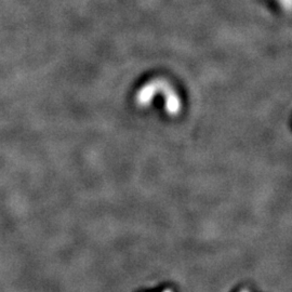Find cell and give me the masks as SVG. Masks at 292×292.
<instances>
[{"mask_svg":"<svg viewBox=\"0 0 292 292\" xmlns=\"http://www.w3.org/2000/svg\"><path fill=\"white\" fill-rule=\"evenodd\" d=\"M164 292H173L171 289H165Z\"/></svg>","mask_w":292,"mask_h":292,"instance_id":"cell-1","label":"cell"},{"mask_svg":"<svg viewBox=\"0 0 292 292\" xmlns=\"http://www.w3.org/2000/svg\"><path fill=\"white\" fill-rule=\"evenodd\" d=\"M239 292H250L249 290H247V289H243V290H241V291H239Z\"/></svg>","mask_w":292,"mask_h":292,"instance_id":"cell-2","label":"cell"}]
</instances>
